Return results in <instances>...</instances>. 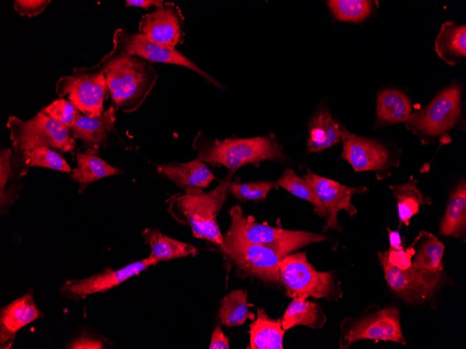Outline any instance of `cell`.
Listing matches in <instances>:
<instances>
[{
    "label": "cell",
    "mask_w": 466,
    "mask_h": 349,
    "mask_svg": "<svg viewBox=\"0 0 466 349\" xmlns=\"http://www.w3.org/2000/svg\"><path fill=\"white\" fill-rule=\"evenodd\" d=\"M278 267L280 282L290 297L338 301L342 297L340 282L336 281L333 272L317 271L304 251L287 254Z\"/></svg>",
    "instance_id": "obj_4"
},
{
    "label": "cell",
    "mask_w": 466,
    "mask_h": 349,
    "mask_svg": "<svg viewBox=\"0 0 466 349\" xmlns=\"http://www.w3.org/2000/svg\"><path fill=\"white\" fill-rule=\"evenodd\" d=\"M411 111V102L403 92L392 88L382 90L377 98L375 125L405 122Z\"/></svg>",
    "instance_id": "obj_21"
},
{
    "label": "cell",
    "mask_w": 466,
    "mask_h": 349,
    "mask_svg": "<svg viewBox=\"0 0 466 349\" xmlns=\"http://www.w3.org/2000/svg\"><path fill=\"white\" fill-rule=\"evenodd\" d=\"M6 126L14 152L47 146L72 153L75 147V139L68 129L41 111L27 121L9 116Z\"/></svg>",
    "instance_id": "obj_7"
},
{
    "label": "cell",
    "mask_w": 466,
    "mask_h": 349,
    "mask_svg": "<svg viewBox=\"0 0 466 349\" xmlns=\"http://www.w3.org/2000/svg\"><path fill=\"white\" fill-rule=\"evenodd\" d=\"M115 121V108L112 104L97 117L77 114L69 132L75 139L83 141L86 153L93 154L99 150L109 134L114 130Z\"/></svg>",
    "instance_id": "obj_19"
},
{
    "label": "cell",
    "mask_w": 466,
    "mask_h": 349,
    "mask_svg": "<svg viewBox=\"0 0 466 349\" xmlns=\"http://www.w3.org/2000/svg\"><path fill=\"white\" fill-rule=\"evenodd\" d=\"M13 161L22 176L27 175L30 167L40 166L63 172H70L71 169L64 158L47 146H38L20 152L13 151Z\"/></svg>",
    "instance_id": "obj_27"
},
{
    "label": "cell",
    "mask_w": 466,
    "mask_h": 349,
    "mask_svg": "<svg viewBox=\"0 0 466 349\" xmlns=\"http://www.w3.org/2000/svg\"><path fill=\"white\" fill-rule=\"evenodd\" d=\"M198 157L211 165H223L236 171L248 164L262 161H283L286 156L272 135L250 138L232 137L225 139H208L198 132L193 142Z\"/></svg>",
    "instance_id": "obj_2"
},
{
    "label": "cell",
    "mask_w": 466,
    "mask_h": 349,
    "mask_svg": "<svg viewBox=\"0 0 466 349\" xmlns=\"http://www.w3.org/2000/svg\"><path fill=\"white\" fill-rule=\"evenodd\" d=\"M22 173L15 165L13 152L3 147L0 152V208L5 214L18 197L22 187Z\"/></svg>",
    "instance_id": "obj_26"
},
{
    "label": "cell",
    "mask_w": 466,
    "mask_h": 349,
    "mask_svg": "<svg viewBox=\"0 0 466 349\" xmlns=\"http://www.w3.org/2000/svg\"><path fill=\"white\" fill-rule=\"evenodd\" d=\"M419 235L414 239L412 245L406 249H388L384 251L389 262L401 270L409 267L412 264V258L414 256L416 251L415 245L419 240Z\"/></svg>",
    "instance_id": "obj_37"
},
{
    "label": "cell",
    "mask_w": 466,
    "mask_h": 349,
    "mask_svg": "<svg viewBox=\"0 0 466 349\" xmlns=\"http://www.w3.org/2000/svg\"><path fill=\"white\" fill-rule=\"evenodd\" d=\"M466 228V183L461 181L449 196L446 208L439 224V233L459 238Z\"/></svg>",
    "instance_id": "obj_24"
},
{
    "label": "cell",
    "mask_w": 466,
    "mask_h": 349,
    "mask_svg": "<svg viewBox=\"0 0 466 349\" xmlns=\"http://www.w3.org/2000/svg\"><path fill=\"white\" fill-rule=\"evenodd\" d=\"M43 315L35 304L33 290L2 307L0 311L1 348L11 347L17 332Z\"/></svg>",
    "instance_id": "obj_17"
},
{
    "label": "cell",
    "mask_w": 466,
    "mask_h": 349,
    "mask_svg": "<svg viewBox=\"0 0 466 349\" xmlns=\"http://www.w3.org/2000/svg\"><path fill=\"white\" fill-rule=\"evenodd\" d=\"M52 118L69 129L73 125L80 111L70 102L59 98L41 109Z\"/></svg>",
    "instance_id": "obj_36"
},
{
    "label": "cell",
    "mask_w": 466,
    "mask_h": 349,
    "mask_svg": "<svg viewBox=\"0 0 466 349\" xmlns=\"http://www.w3.org/2000/svg\"><path fill=\"white\" fill-rule=\"evenodd\" d=\"M326 321V317L319 304L306 299L294 298L285 310L281 324L286 331L296 325L320 328Z\"/></svg>",
    "instance_id": "obj_29"
},
{
    "label": "cell",
    "mask_w": 466,
    "mask_h": 349,
    "mask_svg": "<svg viewBox=\"0 0 466 349\" xmlns=\"http://www.w3.org/2000/svg\"><path fill=\"white\" fill-rule=\"evenodd\" d=\"M424 239L412 264L429 271H443L442 258L445 246L432 233L423 231Z\"/></svg>",
    "instance_id": "obj_32"
},
{
    "label": "cell",
    "mask_w": 466,
    "mask_h": 349,
    "mask_svg": "<svg viewBox=\"0 0 466 349\" xmlns=\"http://www.w3.org/2000/svg\"><path fill=\"white\" fill-rule=\"evenodd\" d=\"M157 172L168 178L184 193H193L206 188L214 180V174L200 157L187 162L159 164Z\"/></svg>",
    "instance_id": "obj_18"
},
{
    "label": "cell",
    "mask_w": 466,
    "mask_h": 349,
    "mask_svg": "<svg viewBox=\"0 0 466 349\" xmlns=\"http://www.w3.org/2000/svg\"><path fill=\"white\" fill-rule=\"evenodd\" d=\"M55 91L59 97L68 94L69 101L88 117L103 114L110 93L105 75L64 76L58 80Z\"/></svg>",
    "instance_id": "obj_13"
},
{
    "label": "cell",
    "mask_w": 466,
    "mask_h": 349,
    "mask_svg": "<svg viewBox=\"0 0 466 349\" xmlns=\"http://www.w3.org/2000/svg\"><path fill=\"white\" fill-rule=\"evenodd\" d=\"M416 180L410 177L407 183L389 185L394 198L397 199L398 213L400 225L409 224L410 219L419 212L420 206L430 205L431 201L423 195L416 187Z\"/></svg>",
    "instance_id": "obj_30"
},
{
    "label": "cell",
    "mask_w": 466,
    "mask_h": 349,
    "mask_svg": "<svg viewBox=\"0 0 466 349\" xmlns=\"http://www.w3.org/2000/svg\"><path fill=\"white\" fill-rule=\"evenodd\" d=\"M138 29L156 43L175 48L183 42L184 17L176 5L164 2L161 7L142 17Z\"/></svg>",
    "instance_id": "obj_16"
},
{
    "label": "cell",
    "mask_w": 466,
    "mask_h": 349,
    "mask_svg": "<svg viewBox=\"0 0 466 349\" xmlns=\"http://www.w3.org/2000/svg\"><path fill=\"white\" fill-rule=\"evenodd\" d=\"M113 48L149 62L174 64L187 68L203 77L209 84L223 88L215 78L175 48L160 45L144 34L131 33L123 29H116L113 36Z\"/></svg>",
    "instance_id": "obj_11"
},
{
    "label": "cell",
    "mask_w": 466,
    "mask_h": 349,
    "mask_svg": "<svg viewBox=\"0 0 466 349\" xmlns=\"http://www.w3.org/2000/svg\"><path fill=\"white\" fill-rule=\"evenodd\" d=\"M341 141L340 125L333 118L329 109H320L309 125L307 147L309 153L324 150Z\"/></svg>",
    "instance_id": "obj_23"
},
{
    "label": "cell",
    "mask_w": 466,
    "mask_h": 349,
    "mask_svg": "<svg viewBox=\"0 0 466 349\" xmlns=\"http://www.w3.org/2000/svg\"><path fill=\"white\" fill-rule=\"evenodd\" d=\"M377 256L388 286L407 304L428 300L444 282L442 271L426 270L412 264L401 270L389 262L384 251H378Z\"/></svg>",
    "instance_id": "obj_10"
},
{
    "label": "cell",
    "mask_w": 466,
    "mask_h": 349,
    "mask_svg": "<svg viewBox=\"0 0 466 349\" xmlns=\"http://www.w3.org/2000/svg\"><path fill=\"white\" fill-rule=\"evenodd\" d=\"M115 59L105 72L109 92L116 110H137L151 93L158 75L150 62L130 56L115 48Z\"/></svg>",
    "instance_id": "obj_3"
},
{
    "label": "cell",
    "mask_w": 466,
    "mask_h": 349,
    "mask_svg": "<svg viewBox=\"0 0 466 349\" xmlns=\"http://www.w3.org/2000/svg\"><path fill=\"white\" fill-rule=\"evenodd\" d=\"M373 2L367 0H330L327 1V5L338 20L359 22L370 14Z\"/></svg>",
    "instance_id": "obj_34"
},
{
    "label": "cell",
    "mask_w": 466,
    "mask_h": 349,
    "mask_svg": "<svg viewBox=\"0 0 466 349\" xmlns=\"http://www.w3.org/2000/svg\"><path fill=\"white\" fill-rule=\"evenodd\" d=\"M231 224L227 235L260 245H273L290 254L310 244L320 242L327 237L304 231L287 230L260 224L252 215L244 216L241 207L234 205L230 210Z\"/></svg>",
    "instance_id": "obj_6"
},
{
    "label": "cell",
    "mask_w": 466,
    "mask_h": 349,
    "mask_svg": "<svg viewBox=\"0 0 466 349\" xmlns=\"http://www.w3.org/2000/svg\"><path fill=\"white\" fill-rule=\"evenodd\" d=\"M66 348L71 349H100L104 348V344L103 341L93 336L84 333L70 341L66 346Z\"/></svg>",
    "instance_id": "obj_39"
},
{
    "label": "cell",
    "mask_w": 466,
    "mask_h": 349,
    "mask_svg": "<svg viewBox=\"0 0 466 349\" xmlns=\"http://www.w3.org/2000/svg\"><path fill=\"white\" fill-rule=\"evenodd\" d=\"M435 50L448 65L460 63L466 56V26L453 21L442 24L435 40Z\"/></svg>",
    "instance_id": "obj_20"
},
{
    "label": "cell",
    "mask_w": 466,
    "mask_h": 349,
    "mask_svg": "<svg viewBox=\"0 0 466 349\" xmlns=\"http://www.w3.org/2000/svg\"><path fill=\"white\" fill-rule=\"evenodd\" d=\"M461 111V89L450 86L436 95L423 109L410 114L405 127L417 136L433 138L451 130Z\"/></svg>",
    "instance_id": "obj_9"
},
{
    "label": "cell",
    "mask_w": 466,
    "mask_h": 349,
    "mask_svg": "<svg viewBox=\"0 0 466 349\" xmlns=\"http://www.w3.org/2000/svg\"><path fill=\"white\" fill-rule=\"evenodd\" d=\"M343 141L341 157L347 161L355 171H375L377 178L391 164V156L384 146L356 135L340 125Z\"/></svg>",
    "instance_id": "obj_15"
},
{
    "label": "cell",
    "mask_w": 466,
    "mask_h": 349,
    "mask_svg": "<svg viewBox=\"0 0 466 349\" xmlns=\"http://www.w3.org/2000/svg\"><path fill=\"white\" fill-rule=\"evenodd\" d=\"M142 235L151 248L149 255L159 261L198 254V249L194 246L170 238L156 228H147L142 231Z\"/></svg>",
    "instance_id": "obj_25"
},
{
    "label": "cell",
    "mask_w": 466,
    "mask_h": 349,
    "mask_svg": "<svg viewBox=\"0 0 466 349\" xmlns=\"http://www.w3.org/2000/svg\"><path fill=\"white\" fill-rule=\"evenodd\" d=\"M223 253L244 275L267 283L280 282L279 263L290 253L273 245L253 244L237 238L223 235Z\"/></svg>",
    "instance_id": "obj_8"
},
{
    "label": "cell",
    "mask_w": 466,
    "mask_h": 349,
    "mask_svg": "<svg viewBox=\"0 0 466 349\" xmlns=\"http://www.w3.org/2000/svg\"><path fill=\"white\" fill-rule=\"evenodd\" d=\"M389 233V249L400 250L405 249L398 231H392L386 228Z\"/></svg>",
    "instance_id": "obj_42"
},
{
    "label": "cell",
    "mask_w": 466,
    "mask_h": 349,
    "mask_svg": "<svg viewBox=\"0 0 466 349\" xmlns=\"http://www.w3.org/2000/svg\"><path fill=\"white\" fill-rule=\"evenodd\" d=\"M164 1L163 0H127L126 1V7H139L144 9H148L151 6H155L156 8L163 6Z\"/></svg>",
    "instance_id": "obj_41"
},
{
    "label": "cell",
    "mask_w": 466,
    "mask_h": 349,
    "mask_svg": "<svg viewBox=\"0 0 466 349\" xmlns=\"http://www.w3.org/2000/svg\"><path fill=\"white\" fill-rule=\"evenodd\" d=\"M340 329L341 349H347L353 343L363 339L407 344L401 328L400 311L393 307L381 308L376 304L370 305L355 317L344 318Z\"/></svg>",
    "instance_id": "obj_5"
},
{
    "label": "cell",
    "mask_w": 466,
    "mask_h": 349,
    "mask_svg": "<svg viewBox=\"0 0 466 349\" xmlns=\"http://www.w3.org/2000/svg\"><path fill=\"white\" fill-rule=\"evenodd\" d=\"M50 2V0H15L13 6L20 15L33 17L43 12Z\"/></svg>",
    "instance_id": "obj_38"
},
{
    "label": "cell",
    "mask_w": 466,
    "mask_h": 349,
    "mask_svg": "<svg viewBox=\"0 0 466 349\" xmlns=\"http://www.w3.org/2000/svg\"><path fill=\"white\" fill-rule=\"evenodd\" d=\"M276 183L269 181H257L245 183H232L230 192L241 201L264 199Z\"/></svg>",
    "instance_id": "obj_35"
},
{
    "label": "cell",
    "mask_w": 466,
    "mask_h": 349,
    "mask_svg": "<svg viewBox=\"0 0 466 349\" xmlns=\"http://www.w3.org/2000/svg\"><path fill=\"white\" fill-rule=\"evenodd\" d=\"M158 262V259L149 255L117 270L108 267L103 272L86 278L66 281L61 285L59 293L65 298L78 301L92 294L105 293Z\"/></svg>",
    "instance_id": "obj_12"
},
{
    "label": "cell",
    "mask_w": 466,
    "mask_h": 349,
    "mask_svg": "<svg viewBox=\"0 0 466 349\" xmlns=\"http://www.w3.org/2000/svg\"><path fill=\"white\" fill-rule=\"evenodd\" d=\"M209 349H229V339L220 327H217L212 333Z\"/></svg>",
    "instance_id": "obj_40"
},
{
    "label": "cell",
    "mask_w": 466,
    "mask_h": 349,
    "mask_svg": "<svg viewBox=\"0 0 466 349\" xmlns=\"http://www.w3.org/2000/svg\"><path fill=\"white\" fill-rule=\"evenodd\" d=\"M76 157L77 166L72 170L70 178L80 184L79 193L94 181L120 173L118 169L93 154L77 153Z\"/></svg>",
    "instance_id": "obj_28"
},
{
    "label": "cell",
    "mask_w": 466,
    "mask_h": 349,
    "mask_svg": "<svg viewBox=\"0 0 466 349\" xmlns=\"http://www.w3.org/2000/svg\"><path fill=\"white\" fill-rule=\"evenodd\" d=\"M235 172L229 170L219 184L209 192L175 194L167 200L168 212L176 221L189 226L194 237L212 242L222 250L224 244L217 216L227 198Z\"/></svg>",
    "instance_id": "obj_1"
},
{
    "label": "cell",
    "mask_w": 466,
    "mask_h": 349,
    "mask_svg": "<svg viewBox=\"0 0 466 349\" xmlns=\"http://www.w3.org/2000/svg\"><path fill=\"white\" fill-rule=\"evenodd\" d=\"M302 178L313 188L326 210V220L323 227L324 231L330 228L340 230L337 219L338 212L344 210L351 217L356 215L357 210L352 203V197L354 194L368 190L366 186L348 187L341 185L310 171Z\"/></svg>",
    "instance_id": "obj_14"
},
{
    "label": "cell",
    "mask_w": 466,
    "mask_h": 349,
    "mask_svg": "<svg viewBox=\"0 0 466 349\" xmlns=\"http://www.w3.org/2000/svg\"><path fill=\"white\" fill-rule=\"evenodd\" d=\"M246 290H234L224 297L221 302L218 318L227 327L242 325L250 316Z\"/></svg>",
    "instance_id": "obj_31"
},
{
    "label": "cell",
    "mask_w": 466,
    "mask_h": 349,
    "mask_svg": "<svg viewBox=\"0 0 466 349\" xmlns=\"http://www.w3.org/2000/svg\"><path fill=\"white\" fill-rule=\"evenodd\" d=\"M276 185L294 196L308 201L313 205L314 211L317 215L326 217V210L313 188L305 179L299 178L292 169H285Z\"/></svg>",
    "instance_id": "obj_33"
},
{
    "label": "cell",
    "mask_w": 466,
    "mask_h": 349,
    "mask_svg": "<svg viewBox=\"0 0 466 349\" xmlns=\"http://www.w3.org/2000/svg\"><path fill=\"white\" fill-rule=\"evenodd\" d=\"M249 327L250 348H283L285 330L282 327L280 318H270L263 309H257V319Z\"/></svg>",
    "instance_id": "obj_22"
}]
</instances>
